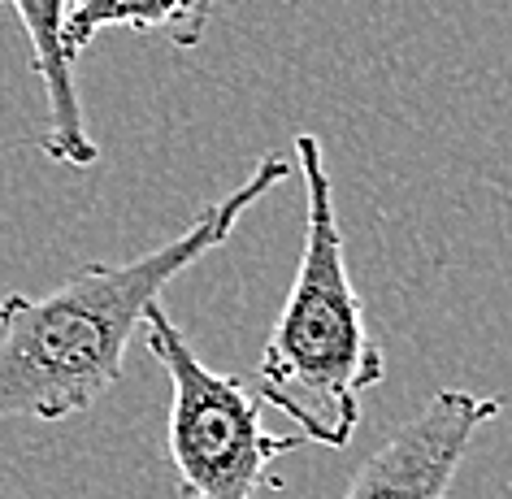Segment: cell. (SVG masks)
<instances>
[{
    "label": "cell",
    "instance_id": "obj_4",
    "mask_svg": "<svg viewBox=\"0 0 512 499\" xmlns=\"http://www.w3.org/2000/svg\"><path fill=\"white\" fill-rule=\"evenodd\" d=\"M504 413V395L447 387L400 421L352 473L343 499H447L473 434Z\"/></svg>",
    "mask_w": 512,
    "mask_h": 499
},
{
    "label": "cell",
    "instance_id": "obj_1",
    "mask_svg": "<svg viewBox=\"0 0 512 499\" xmlns=\"http://www.w3.org/2000/svg\"><path fill=\"white\" fill-rule=\"evenodd\" d=\"M287 178L291 161L265 152L230 196L204 204L187 230L144 257L92 261L44 296L9 291L0 300V421H66L87 413L122 378L126 348L161 304V291L204 252L222 248L239 217Z\"/></svg>",
    "mask_w": 512,
    "mask_h": 499
},
{
    "label": "cell",
    "instance_id": "obj_2",
    "mask_svg": "<svg viewBox=\"0 0 512 499\" xmlns=\"http://www.w3.org/2000/svg\"><path fill=\"white\" fill-rule=\"evenodd\" d=\"M304 174V248L283 313L261 348L256 400L296 421L304 443L348 447L361 426V395L387 378L378 343L369 339L335 213L326 152L317 135H296Z\"/></svg>",
    "mask_w": 512,
    "mask_h": 499
},
{
    "label": "cell",
    "instance_id": "obj_5",
    "mask_svg": "<svg viewBox=\"0 0 512 499\" xmlns=\"http://www.w3.org/2000/svg\"><path fill=\"white\" fill-rule=\"evenodd\" d=\"M9 5L27 31L31 44V70L44 87V105H48V131H44V152L61 165H96L100 148L87 135L83 118V100L74 87V61L61 44V27H66V0H0Z\"/></svg>",
    "mask_w": 512,
    "mask_h": 499
},
{
    "label": "cell",
    "instance_id": "obj_6",
    "mask_svg": "<svg viewBox=\"0 0 512 499\" xmlns=\"http://www.w3.org/2000/svg\"><path fill=\"white\" fill-rule=\"evenodd\" d=\"M217 0H66V27H61V44H66L70 61L109 27H135L148 35H161L174 48L204 44V31L213 22Z\"/></svg>",
    "mask_w": 512,
    "mask_h": 499
},
{
    "label": "cell",
    "instance_id": "obj_3",
    "mask_svg": "<svg viewBox=\"0 0 512 499\" xmlns=\"http://www.w3.org/2000/svg\"><path fill=\"white\" fill-rule=\"evenodd\" d=\"M152 361L170 374V421L165 447L183 499H256L270 486L278 456L304 447L300 434H270L261 426L265 404L235 374L204 365L174 317L152 309L144 317Z\"/></svg>",
    "mask_w": 512,
    "mask_h": 499
}]
</instances>
